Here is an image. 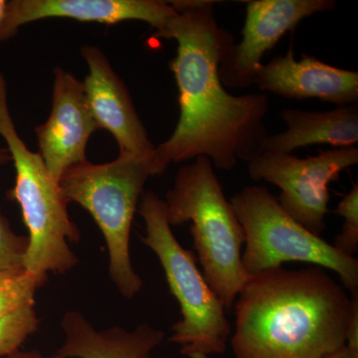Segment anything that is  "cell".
I'll return each mask as SVG.
<instances>
[{
	"label": "cell",
	"instance_id": "obj_22",
	"mask_svg": "<svg viewBox=\"0 0 358 358\" xmlns=\"http://www.w3.org/2000/svg\"><path fill=\"white\" fill-rule=\"evenodd\" d=\"M8 162H11L10 154L6 148L0 147V167L6 166Z\"/></svg>",
	"mask_w": 358,
	"mask_h": 358
},
{
	"label": "cell",
	"instance_id": "obj_8",
	"mask_svg": "<svg viewBox=\"0 0 358 358\" xmlns=\"http://www.w3.org/2000/svg\"><path fill=\"white\" fill-rule=\"evenodd\" d=\"M358 164V148L320 150L315 157L299 159L292 154L263 152L248 162L254 181H267L281 190L278 201L288 215L313 234L326 230L329 185Z\"/></svg>",
	"mask_w": 358,
	"mask_h": 358
},
{
	"label": "cell",
	"instance_id": "obj_17",
	"mask_svg": "<svg viewBox=\"0 0 358 358\" xmlns=\"http://www.w3.org/2000/svg\"><path fill=\"white\" fill-rule=\"evenodd\" d=\"M35 306H28L0 317V358L18 352L23 343L38 329Z\"/></svg>",
	"mask_w": 358,
	"mask_h": 358
},
{
	"label": "cell",
	"instance_id": "obj_5",
	"mask_svg": "<svg viewBox=\"0 0 358 358\" xmlns=\"http://www.w3.org/2000/svg\"><path fill=\"white\" fill-rule=\"evenodd\" d=\"M152 154L119 155L101 164L87 160L71 167L59 181L66 201L81 205L100 228L109 253L110 280L129 300L140 293L143 285L134 270L129 244L145 183L157 176Z\"/></svg>",
	"mask_w": 358,
	"mask_h": 358
},
{
	"label": "cell",
	"instance_id": "obj_6",
	"mask_svg": "<svg viewBox=\"0 0 358 358\" xmlns=\"http://www.w3.org/2000/svg\"><path fill=\"white\" fill-rule=\"evenodd\" d=\"M138 211L145 227L141 241L159 258L180 308L181 319L173 324L169 341L187 357L223 355L232 333L225 308L197 267L196 257L174 236L164 200L152 190L143 192Z\"/></svg>",
	"mask_w": 358,
	"mask_h": 358
},
{
	"label": "cell",
	"instance_id": "obj_2",
	"mask_svg": "<svg viewBox=\"0 0 358 358\" xmlns=\"http://www.w3.org/2000/svg\"><path fill=\"white\" fill-rule=\"evenodd\" d=\"M235 358H326L346 345L353 300L313 266L249 275L235 301Z\"/></svg>",
	"mask_w": 358,
	"mask_h": 358
},
{
	"label": "cell",
	"instance_id": "obj_16",
	"mask_svg": "<svg viewBox=\"0 0 358 358\" xmlns=\"http://www.w3.org/2000/svg\"><path fill=\"white\" fill-rule=\"evenodd\" d=\"M44 282L24 267L0 270V317L35 306V294Z\"/></svg>",
	"mask_w": 358,
	"mask_h": 358
},
{
	"label": "cell",
	"instance_id": "obj_1",
	"mask_svg": "<svg viewBox=\"0 0 358 358\" xmlns=\"http://www.w3.org/2000/svg\"><path fill=\"white\" fill-rule=\"evenodd\" d=\"M176 10L155 36L173 39L176 56L169 63L178 89L179 119L173 134L155 147V174L171 164L196 157L210 159L221 171H232L238 160L249 162L263 154L267 95H231L219 77V65L235 43L229 30L219 26L210 0L169 1Z\"/></svg>",
	"mask_w": 358,
	"mask_h": 358
},
{
	"label": "cell",
	"instance_id": "obj_11",
	"mask_svg": "<svg viewBox=\"0 0 358 358\" xmlns=\"http://www.w3.org/2000/svg\"><path fill=\"white\" fill-rule=\"evenodd\" d=\"M176 14L169 1L162 0H7L0 42L13 37L21 26L46 18L108 25L138 20L148 23L157 33Z\"/></svg>",
	"mask_w": 358,
	"mask_h": 358
},
{
	"label": "cell",
	"instance_id": "obj_23",
	"mask_svg": "<svg viewBox=\"0 0 358 358\" xmlns=\"http://www.w3.org/2000/svg\"><path fill=\"white\" fill-rule=\"evenodd\" d=\"M7 0H0V24L3 20L4 13H6Z\"/></svg>",
	"mask_w": 358,
	"mask_h": 358
},
{
	"label": "cell",
	"instance_id": "obj_9",
	"mask_svg": "<svg viewBox=\"0 0 358 358\" xmlns=\"http://www.w3.org/2000/svg\"><path fill=\"white\" fill-rule=\"evenodd\" d=\"M242 40L226 52L219 77L226 88L254 86L261 60L287 32L313 14L334 10V0H252L246 1Z\"/></svg>",
	"mask_w": 358,
	"mask_h": 358
},
{
	"label": "cell",
	"instance_id": "obj_14",
	"mask_svg": "<svg viewBox=\"0 0 358 358\" xmlns=\"http://www.w3.org/2000/svg\"><path fill=\"white\" fill-rule=\"evenodd\" d=\"M61 327L64 343L55 358H152L164 339V331L145 322L133 331L122 327L100 331L77 310L63 315Z\"/></svg>",
	"mask_w": 358,
	"mask_h": 358
},
{
	"label": "cell",
	"instance_id": "obj_18",
	"mask_svg": "<svg viewBox=\"0 0 358 358\" xmlns=\"http://www.w3.org/2000/svg\"><path fill=\"white\" fill-rule=\"evenodd\" d=\"M334 213L345 219L343 230L336 236L333 244L341 253L355 257L358 251V185L339 202Z\"/></svg>",
	"mask_w": 358,
	"mask_h": 358
},
{
	"label": "cell",
	"instance_id": "obj_3",
	"mask_svg": "<svg viewBox=\"0 0 358 358\" xmlns=\"http://www.w3.org/2000/svg\"><path fill=\"white\" fill-rule=\"evenodd\" d=\"M164 201L169 225L192 223L193 246L205 280L230 310L249 278L242 264L245 235L210 159L199 157L181 166Z\"/></svg>",
	"mask_w": 358,
	"mask_h": 358
},
{
	"label": "cell",
	"instance_id": "obj_21",
	"mask_svg": "<svg viewBox=\"0 0 358 358\" xmlns=\"http://www.w3.org/2000/svg\"><path fill=\"white\" fill-rule=\"evenodd\" d=\"M6 358H49L44 357L38 352H14L13 355H9ZM55 358V357H54Z\"/></svg>",
	"mask_w": 358,
	"mask_h": 358
},
{
	"label": "cell",
	"instance_id": "obj_20",
	"mask_svg": "<svg viewBox=\"0 0 358 358\" xmlns=\"http://www.w3.org/2000/svg\"><path fill=\"white\" fill-rule=\"evenodd\" d=\"M326 358H358V350H352L345 345Z\"/></svg>",
	"mask_w": 358,
	"mask_h": 358
},
{
	"label": "cell",
	"instance_id": "obj_12",
	"mask_svg": "<svg viewBox=\"0 0 358 358\" xmlns=\"http://www.w3.org/2000/svg\"><path fill=\"white\" fill-rule=\"evenodd\" d=\"M81 55L88 66L83 83L87 103L99 129L114 136L120 155H145L154 150L147 129L122 78L99 47L85 44Z\"/></svg>",
	"mask_w": 358,
	"mask_h": 358
},
{
	"label": "cell",
	"instance_id": "obj_24",
	"mask_svg": "<svg viewBox=\"0 0 358 358\" xmlns=\"http://www.w3.org/2000/svg\"><path fill=\"white\" fill-rule=\"evenodd\" d=\"M189 358H213V357H207V355H190Z\"/></svg>",
	"mask_w": 358,
	"mask_h": 358
},
{
	"label": "cell",
	"instance_id": "obj_19",
	"mask_svg": "<svg viewBox=\"0 0 358 358\" xmlns=\"http://www.w3.org/2000/svg\"><path fill=\"white\" fill-rule=\"evenodd\" d=\"M28 238L16 234L0 208V270L23 267Z\"/></svg>",
	"mask_w": 358,
	"mask_h": 358
},
{
	"label": "cell",
	"instance_id": "obj_7",
	"mask_svg": "<svg viewBox=\"0 0 358 358\" xmlns=\"http://www.w3.org/2000/svg\"><path fill=\"white\" fill-rule=\"evenodd\" d=\"M230 203L243 228L242 264L248 275L285 263H308L334 271L348 293L358 294L357 259L341 253L294 220L267 188L247 186L231 197Z\"/></svg>",
	"mask_w": 358,
	"mask_h": 358
},
{
	"label": "cell",
	"instance_id": "obj_15",
	"mask_svg": "<svg viewBox=\"0 0 358 358\" xmlns=\"http://www.w3.org/2000/svg\"><path fill=\"white\" fill-rule=\"evenodd\" d=\"M281 119L286 131L268 136L263 152L292 154L294 150L317 143L338 148L355 147L358 143L357 105L336 107L327 112L286 109Z\"/></svg>",
	"mask_w": 358,
	"mask_h": 358
},
{
	"label": "cell",
	"instance_id": "obj_4",
	"mask_svg": "<svg viewBox=\"0 0 358 358\" xmlns=\"http://www.w3.org/2000/svg\"><path fill=\"white\" fill-rule=\"evenodd\" d=\"M0 136L15 169V183L7 197L17 202L28 229V246L23 267L41 281L48 273L64 274L79 260L70 242L80 240L76 224L68 214V202L38 152H33L20 138L8 102L6 78L0 73Z\"/></svg>",
	"mask_w": 358,
	"mask_h": 358
},
{
	"label": "cell",
	"instance_id": "obj_13",
	"mask_svg": "<svg viewBox=\"0 0 358 358\" xmlns=\"http://www.w3.org/2000/svg\"><path fill=\"white\" fill-rule=\"evenodd\" d=\"M254 85L260 93L287 100L317 99L336 107L358 102L357 72L334 67L307 54L296 60L292 48L286 55L261 65Z\"/></svg>",
	"mask_w": 358,
	"mask_h": 358
},
{
	"label": "cell",
	"instance_id": "obj_10",
	"mask_svg": "<svg viewBox=\"0 0 358 358\" xmlns=\"http://www.w3.org/2000/svg\"><path fill=\"white\" fill-rule=\"evenodd\" d=\"M98 129L87 103L83 83L61 67L54 70L48 119L35 128L40 157L57 182L71 167L87 162L86 148Z\"/></svg>",
	"mask_w": 358,
	"mask_h": 358
}]
</instances>
